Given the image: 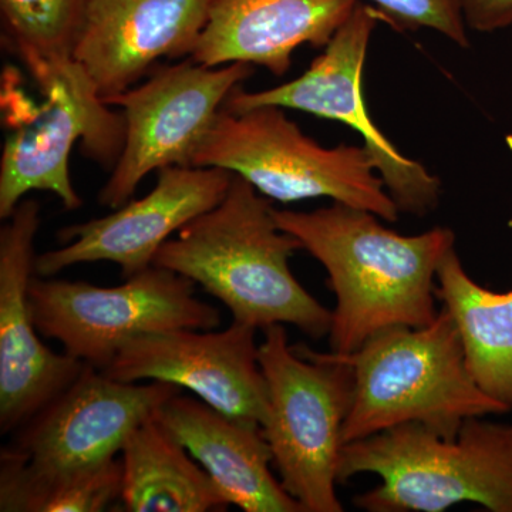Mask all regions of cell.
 I'll use <instances>...</instances> for the list:
<instances>
[{"label": "cell", "instance_id": "9", "mask_svg": "<svg viewBox=\"0 0 512 512\" xmlns=\"http://www.w3.org/2000/svg\"><path fill=\"white\" fill-rule=\"evenodd\" d=\"M252 72L247 63L211 67L190 59L157 64L146 82L106 100L123 110L126 138L100 191V204L117 210L134 197L148 174L192 165L225 101Z\"/></svg>", "mask_w": 512, "mask_h": 512}, {"label": "cell", "instance_id": "6", "mask_svg": "<svg viewBox=\"0 0 512 512\" xmlns=\"http://www.w3.org/2000/svg\"><path fill=\"white\" fill-rule=\"evenodd\" d=\"M259 363L268 390L262 431L286 491L305 512H342L336 485L352 366L332 352L289 345L284 325L264 330Z\"/></svg>", "mask_w": 512, "mask_h": 512}, {"label": "cell", "instance_id": "15", "mask_svg": "<svg viewBox=\"0 0 512 512\" xmlns=\"http://www.w3.org/2000/svg\"><path fill=\"white\" fill-rule=\"evenodd\" d=\"M210 0H87L74 60L104 101L126 92L161 59L192 56Z\"/></svg>", "mask_w": 512, "mask_h": 512}, {"label": "cell", "instance_id": "14", "mask_svg": "<svg viewBox=\"0 0 512 512\" xmlns=\"http://www.w3.org/2000/svg\"><path fill=\"white\" fill-rule=\"evenodd\" d=\"M0 231V431L15 433L79 377L82 360L40 340L29 302L40 205L23 200Z\"/></svg>", "mask_w": 512, "mask_h": 512}, {"label": "cell", "instance_id": "17", "mask_svg": "<svg viewBox=\"0 0 512 512\" xmlns=\"http://www.w3.org/2000/svg\"><path fill=\"white\" fill-rule=\"evenodd\" d=\"M154 416L210 474L229 504L245 512H305L272 474L274 458L262 429L181 393Z\"/></svg>", "mask_w": 512, "mask_h": 512}, {"label": "cell", "instance_id": "10", "mask_svg": "<svg viewBox=\"0 0 512 512\" xmlns=\"http://www.w3.org/2000/svg\"><path fill=\"white\" fill-rule=\"evenodd\" d=\"M377 20L375 10L357 2L348 20L325 46V52L313 60L301 77L262 92H245L238 86L224 107L242 111L275 106L340 121L363 137V147L399 211L424 215L439 204V178L400 154L366 111L363 66Z\"/></svg>", "mask_w": 512, "mask_h": 512}, {"label": "cell", "instance_id": "13", "mask_svg": "<svg viewBox=\"0 0 512 512\" xmlns=\"http://www.w3.org/2000/svg\"><path fill=\"white\" fill-rule=\"evenodd\" d=\"M175 384L124 383L96 367L82 373L16 430L3 453L49 470L94 466L120 453L127 437L180 393Z\"/></svg>", "mask_w": 512, "mask_h": 512}, {"label": "cell", "instance_id": "11", "mask_svg": "<svg viewBox=\"0 0 512 512\" xmlns=\"http://www.w3.org/2000/svg\"><path fill=\"white\" fill-rule=\"evenodd\" d=\"M255 335L238 322L220 332L147 333L127 342L101 372L117 382L175 384L229 419L262 429L268 390Z\"/></svg>", "mask_w": 512, "mask_h": 512}, {"label": "cell", "instance_id": "8", "mask_svg": "<svg viewBox=\"0 0 512 512\" xmlns=\"http://www.w3.org/2000/svg\"><path fill=\"white\" fill-rule=\"evenodd\" d=\"M29 302L43 338L99 370L138 336L221 323L217 308L195 298L191 279L156 265L111 288L33 276Z\"/></svg>", "mask_w": 512, "mask_h": 512}, {"label": "cell", "instance_id": "4", "mask_svg": "<svg viewBox=\"0 0 512 512\" xmlns=\"http://www.w3.org/2000/svg\"><path fill=\"white\" fill-rule=\"evenodd\" d=\"M333 355L355 373L343 446L406 423L454 439L468 419L510 412L474 380L446 309L423 328L383 330L356 352Z\"/></svg>", "mask_w": 512, "mask_h": 512}, {"label": "cell", "instance_id": "21", "mask_svg": "<svg viewBox=\"0 0 512 512\" xmlns=\"http://www.w3.org/2000/svg\"><path fill=\"white\" fill-rule=\"evenodd\" d=\"M87 0H0L3 23L16 55L73 56Z\"/></svg>", "mask_w": 512, "mask_h": 512}, {"label": "cell", "instance_id": "18", "mask_svg": "<svg viewBox=\"0 0 512 512\" xmlns=\"http://www.w3.org/2000/svg\"><path fill=\"white\" fill-rule=\"evenodd\" d=\"M120 454L123 511H227L231 505L210 474L156 416L133 430Z\"/></svg>", "mask_w": 512, "mask_h": 512}, {"label": "cell", "instance_id": "12", "mask_svg": "<svg viewBox=\"0 0 512 512\" xmlns=\"http://www.w3.org/2000/svg\"><path fill=\"white\" fill-rule=\"evenodd\" d=\"M232 175L217 167L163 168L146 197L106 217L63 228V247L36 256V275L52 278L70 266L100 261L119 265L124 279L150 268L171 235L224 200Z\"/></svg>", "mask_w": 512, "mask_h": 512}, {"label": "cell", "instance_id": "19", "mask_svg": "<svg viewBox=\"0 0 512 512\" xmlns=\"http://www.w3.org/2000/svg\"><path fill=\"white\" fill-rule=\"evenodd\" d=\"M437 298L456 323L468 369L484 393L512 409V291L474 282L451 248L437 271Z\"/></svg>", "mask_w": 512, "mask_h": 512}, {"label": "cell", "instance_id": "16", "mask_svg": "<svg viewBox=\"0 0 512 512\" xmlns=\"http://www.w3.org/2000/svg\"><path fill=\"white\" fill-rule=\"evenodd\" d=\"M359 0H210L190 59L205 66L256 64L274 76L291 69L302 45L325 47Z\"/></svg>", "mask_w": 512, "mask_h": 512}, {"label": "cell", "instance_id": "2", "mask_svg": "<svg viewBox=\"0 0 512 512\" xmlns=\"http://www.w3.org/2000/svg\"><path fill=\"white\" fill-rule=\"evenodd\" d=\"M299 249V239L276 224L269 198L234 174L224 200L168 239L153 265L200 285L234 322L256 330L293 325L322 339L332 312L293 276L289 259Z\"/></svg>", "mask_w": 512, "mask_h": 512}, {"label": "cell", "instance_id": "5", "mask_svg": "<svg viewBox=\"0 0 512 512\" xmlns=\"http://www.w3.org/2000/svg\"><path fill=\"white\" fill-rule=\"evenodd\" d=\"M468 419L454 439L406 423L345 444L339 484L373 473L382 483L359 494L369 512H443L476 503L512 512V426Z\"/></svg>", "mask_w": 512, "mask_h": 512}, {"label": "cell", "instance_id": "3", "mask_svg": "<svg viewBox=\"0 0 512 512\" xmlns=\"http://www.w3.org/2000/svg\"><path fill=\"white\" fill-rule=\"evenodd\" d=\"M42 100L23 89L18 70L2 76L3 123L9 130L0 161V218L8 220L25 195L53 192L64 210L82 205L70 178L69 157L80 141L83 154L113 170L126 138L123 113L110 109L73 56L19 57Z\"/></svg>", "mask_w": 512, "mask_h": 512}, {"label": "cell", "instance_id": "1", "mask_svg": "<svg viewBox=\"0 0 512 512\" xmlns=\"http://www.w3.org/2000/svg\"><path fill=\"white\" fill-rule=\"evenodd\" d=\"M274 217L328 272L336 296L333 353L349 355L383 330L423 328L439 316L434 279L454 248L451 229L404 237L373 212L342 202L312 212L274 208Z\"/></svg>", "mask_w": 512, "mask_h": 512}, {"label": "cell", "instance_id": "24", "mask_svg": "<svg viewBox=\"0 0 512 512\" xmlns=\"http://www.w3.org/2000/svg\"><path fill=\"white\" fill-rule=\"evenodd\" d=\"M508 144H510V146L512 148V137L508 138Z\"/></svg>", "mask_w": 512, "mask_h": 512}, {"label": "cell", "instance_id": "23", "mask_svg": "<svg viewBox=\"0 0 512 512\" xmlns=\"http://www.w3.org/2000/svg\"><path fill=\"white\" fill-rule=\"evenodd\" d=\"M468 28L490 33L512 25V0H461Z\"/></svg>", "mask_w": 512, "mask_h": 512}, {"label": "cell", "instance_id": "20", "mask_svg": "<svg viewBox=\"0 0 512 512\" xmlns=\"http://www.w3.org/2000/svg\"><path fill=\"white\" fill-rule=\"evenodd\" d=\"M121 461L49 470L0 453V511L100 512L120 500Z\"/></svg>", "mask_w": 512, "mask_h": 512}, {"label": "cell", "instance_id": "7", "mask_svg": "<svg viewBox=\"0 0 512 512\" xmlns=\"http://www.w3.org/2000/svg\"><path fill=\"white\" fill-rule=\"evenodd\" d=\"M192 167L237 174L269 200L330 198L387 222L399 220V208L365 147L319 146L281 107H224L198 147Z\"/></svg>", "mask_w": 512, "mask_h": 512}, {"label": "cell", "instance_id": "22", "mask_svg": "<svg viewBox=\"0 0 512 512\" xmlns=\"http://www.w3.org/2000/svg\"><path fill=\"white\" fill-rule=\"evenodd\" d=\"M396 25L436 30L461 47H468L461 0H370Z\"/></svg>", "mask_w": 512, "mask_h": 512}]
</instances>
